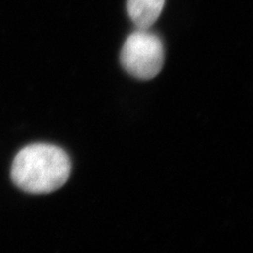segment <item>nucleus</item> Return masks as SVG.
Listing matches in <instances>:
<instances>
[{"instance_id":"obj_1","label":"nucleus","mask_w":253,"mask_h":253,"mask_svg":"<svg viewBox=\"0 0 253 253\" xmlns=\"http://www.w3.org/2000/svg\"><path fill=\"white\" fill-rule=\"evenodd\" d=\"M71 162L62 149L47 144L27 146L15 156L11 177L16 187L31 194H46L65 185Z\"/></svg>"},{"instance_id":"obj_2","label":"nucleus","mask_w":253,"mask_h":253,"mask_svg":"<svg viewBox=\"0 0 253 253\" xmlns=\"http://www.w3.org/2000/svg\"><path fill=\"white\" fill-rule=\"evenodd\" d=\"M165 52L161 38L149 30L137 29L126 38L121 62L130 75L138 79L154 78L164 66Z\"/></svg>"},{"instance_id":"obj_3","label":"nucleus","mask_w":253,"mask_h":253,"mask_svg":"<svg viewBox=\"0 0 253 253\" xmlns=\"http://www.w3.org/2000/svg\"><path fill=\"white\" fill-rule=\"evenodd\" d=\"M165 0H128L126 11L137 29L149 30L160 17Z\"/></svg>"}]
</instances>
